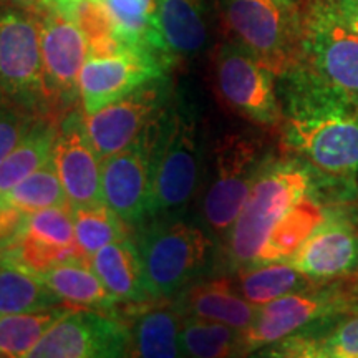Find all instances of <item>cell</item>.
I'll return each instance as SVG.
<instances>
[{
	"mask_svg": "<svg viewBox=\"0 0 358 358\" xmlns=\"http://www.w3.org/2000/svg\"><path fill=\"white\" fill-rule=\"evenodd\" d=\"M279 78L284 150L329 179L358 178V106L299 64Z\"/></svg>",
	"mask_w": 358,
	"mask_h": 358,
	"instance_id": "1",
	"label": "cell"
},
{
	"mask_svg": "<svg viewBox=\"0 0 358 358\" xmlns=\"http://www.w3.org/2000/svg\"><path fill=\"white\" fill-rule=\"evenodd\" d=\"M150 143V203L148 217L174 216L187 208L198 189L203 150L198 115L189 103L171 96L153 127Z\"/></svg>",
	"mask_w": 358,
	"mask_h": 358,
	"instance_id": "2",
	"label": "cell"
},
{
	"mask_svg": "<svg viewBox=\"0 0 358 358\" xmlns=\"http://www.w3.org/2000/svg\"><path fill=\"white\" fill-rule=\"evenodd\" d=\"M322 176L297 156L271 158L250 189L243 211L231 227L226 245L232 271L256 266L268 236L299 201L320 189Z\"/></svg>",
	"mask_w": 358,
	"mask_h": 358,
	"instance_id": "3",
	"label": "cell"
},
{
	"mask_svg": "<svg viewBox=\"0 0 358 358\" xmlns=\"http://www.w3.org/2000/svg\"><path fill=\"white\" fill-rule=\"evenodd\" d=\"M174 216L143 219L134 239L153 299L176 297L203 274L214 250L211 232Z\"/></svg>",
	"mask_w": 358,
	"mask_h": 358,
	"instance_id": "4",
	"label": "cell"
},
{
	"mask_svg": "<svg viewBox=\"0 0 358 358\" xmlns=\"http://www.w3.org/2000/svg\"><path fill=\"white\" fill-rule=\"evenodd\" d=\"M358 312V271L315 280L257 308L256 319L241 334L243 355L262 350L308 325Z\"/></svg>",
	"mask_w": 358,
	"mask_h": 358,
	"instance_id": "5",
	"label": "cell"
},
{
	"mask_svg": "<svg viewBox=\"0 0 358 358\" xmlns=\"http://www.w3.org/2000/svg\"><path fill=\"white\" fill-rule=\"evenodd\" d=\"M226 22L234 42L257 58L277 78L301 60L302 7L280 0H226Z\"/></svg>",
	"mask_w": 358,
	"mask_h": 358,
	"instance_id": "6",
	"label": "cell"
},
{
	"mask_svg": "<svg viewBox=\"0 0 358 358\" xmlns=\"http://www.w3.org/2000/svg\"><path fill=\"white\" fill-rule=\"evenodd\" d=\"M271 155L249 133H227L216 143L213 173L203 199V216L216 241H226L254 182Z\"/></svg>",
	"mask_w": 358,
	"mask_h": 358,
	"instance_id": "7",
	"label": "cell"
},
{
	"mask_svg": "<svg viewBox=\"0 0 358 358\" xmlns=\"http://www.w3.org/2000/svg\"><path fill=\"white\" fill-rule=\"evenodd\" d=\"M0 90L37 118L53 120L38 22L20 7L0 6Z\"/></svg>",
	"mask_w": 358,
	"mask_h": 358,
	"instance_id": "8",
	"label": "cell"
},
{
	"mask_svg": "<svg viewBox=\"0 0 358 358\" xmlns=\"http://www.w3.org/2000/svg\"><path fill=\"white\" fill-rule=\"evenodd\" d=\"M299 65L358 106V34L347 29L322 0H307L302 7Z\"/></svg>",
	"mask_w": 358,
	"mask_h": 358,
	"instance_id": "9",
	"label": "cell"
},
{
	"mask_svg": "<svg viewBox=\"0 0 358 358\" xmlns=\"http://www.w3.org/2000/svg\"><path fill=\"white\" fill-rule=\"evenodd\" d=\"M32 13L38 22L52 118L60 123L80 98V73L88 58V40L77 22L60 8L43 6Z\"/></svg>",
	"mask_w": 358,
	"mask_h": 358,
	"instance_id": "10",
	"label": "cell"
},
{
	"mask_svg": "<svg viewBox=\"0 0 358 358\" xmlns=\"http://www.w3.org/2000/svg\"><path fill=\"white\" fill-rule=\"evenodd\" d=\"M219 96L236 115L262 128L282 123V106L275 75L237 42L219 47L214 58Z\"/></svg>",
	"mask_w": 358,
	"mask_h": 358,
	"instance_id": "11",
	"label": "cell"
},
{
	"mask_svg": "<svg viewBox=\"0 0 358 358\" xmlns=\"http://www.w3.org/2000/svg\"><path fill=\"white\" fill-rule=\"evenodd\" d=\"M171 100L168 78L151 80L93 115H85L90 141L100 158L118 153L145 136Z\"/></svg>",
	"mask_w": 358,
	"mask_h": 358,
	"instance_id": "12",
	"label": "cell"
},
{
	"mask_svg": "<svg viewBox=\"0 0 358 358\" xmlns=\"http://www.w3.org/2000/svg\"><path fill=\"white\" fill-rule=\"evenodd\" d=\"M129 355V329L113 315L71 308L53 324L29 357L113 358Z\"/></svg>",
	"mask_w": 358,
	"mask_h": 358,
	"instance_id": "13",
	"label": "cell"
},
{
	"mask_svg": "<svg viewBox=\"0 0 358 358\" xmlns=\"http://www.w3.org/2000/svg\"><path fill=\"white\" fill-rule=\"evenodd\" d=\"M169 58L143 48L110 57L88 55L80 73V101L85 115L118 101L151 80L166 77Z\"/></svg>",
	"mask_w": 358,
	"mask_h": 358,
	"instance_id": "14",
	"label": "cell"
},
{
	"mask_svg": "<svg viewBox=\"0 0 358 358\" xmlns=\"http://www.w3.org/2000/svg\"><path fill=\"white\" fill-rule=\"evenodd\" d=\"M52 161L71 208L103 203L101 158L90 141L85 113L71 110L58 123Z\"/></svg>",
	"mask_w": 358,
	"mask_h": 358,
	"instance_id": "15",
	"label": "cell"
},
{
	"mask_svg": "<svg viewBox=\"0 0 358 358\" xmlns=\"http://www.w3.org/2000/svg\"><path fill=\"white\" fill-rule=\"evenodd\" d=\"M289 262L313 280L358 271V221L342 206H332Z\"/></svg>",
	"mask_w": 358,
	"mask_h": 358,
	"instance_id": "16",
	"label": "cell"
},
{
	"mask_svg": "<svg viewBox=\"0 0 358 358\" xmlns=\"http://www.w3.org/2000/svg\"><path fill=\"white\" fill-rule=\"evenodd\" d=\"M150 182L148 131L133 145L101 159L103 203L128 224H140L148 217Z\"/></svg>",
	"mask_w": 358,
	"mask_h": 358,
	"instance_id": "17",
	"label": "cell"
},
{
	"mask_svg": "<svg viewBox=\"0 0 358 358\" xmlns=\"http://www.w3.org/2000/svg\"><path fill=\"white\" fill-rule=\"evenodd\" d=\"M261 357L358 358V312L308 325L264 347Z\"/></svg>",
	"mask_w": 358,
	"mask_h": 358,
	"instance_id": "18",
	"label": "cell"
},
{
	"mask_svg": "<svg viewBox=\"0 0 358 358\" xmlns=\"http://www.w3.org/2000/svg\"><path fill=\"white\" fill-rule=\"evenodd\" d=\"M174 308L181 317L221 322L244 330L256 319L257 308L237 289L236 282L227 277L201 280L189 284L176 295Z\"/></svg>",
	"mask_w": 358,
	"mask_h": 358,
	"instance_id": "19",
	"label": "cell"
},
{
	"mask_svg": "<svg viewBox=\"0 0 358 358\" xmlns=\"http://www.w3.org/2000/svg\"><path fill=\"white\" fill-rule=\"evenodd\" d=\"M90 264L116 301L143 303L153 299L148 290L136 241L129 236L101 248L93 254Z\"/></svg>",
	"mask_w": 358,
	"mask_h": 358,
	"instance_id": "20",
	"label": "cell"
},
{
	"mask_svg": "<svg viewBox=\"0 0 358 358\" xmlns=\"http://www.w3.org/2000/svg\"><path fill=\"white\" fill-rule=\"evenodd\" d=\"M40 279L62 302L78 308L111 310L118 302L85 259L58 264L40 275Z\"/></svg>",
	"mask_w": 358,
	"mask_h": 358,
	"instance_id": "21",
	"label": "cell"
},
{
	"mask_svg": "<svg viewBox=\"0 0 358 358\" xmlns=\"http://www.w3.org/2000/svg\"><path fill=\"white\" fill-rule=\"evenodd\" d=\"M115 32L124 43L164 55L171 60L159 27V0H100Z\"/></svg>",
	"mask_w": 358,
	"mask_h": 358,
	"instance_id": "22",
	"label": "cell"
},
{
	"mask_svg": "<svg viewBox=\"0 0 358 358\" xmlns=\"http://www.w3.org/2000/svg\"><path fill=\"white\" fill-rule=\"evenodd\" d=\"M327 209L329 206L322 201V189L313 191L299 201L271 232L256 266L289 261L313 229L324 221Z\"/></svg>",
	"mask_w": 358,
	"mask_h": 358,
	"instance_id": "23",
	"label": "cell"
},
{
	"mask_svg": "<svg viewBox=\"0 0 358 358\" xmlns=\"http://www.w3.org/2000/svg\"><path fill=\"white\" fill-rule=\"evenodd\" d=\"M159 27L173 57H189L203 50L208 19L203 0H159Z\"/></svg>",
	"mask_w": 358,
	"mask_h": 358,
	"instance_id": "24",
	"label": "cell"
},
{
	"mask_svg": "<svg viewBox=\"0 0 358 358\" xmlns=\"http://www.w3.org/2000/svg\"><path fill=\"white\" fill-rule=\"evenodd\" d=\"M181 315L176 308L151 307L143 310L129 329V355L145 358L182 357L179 347Z\"/></svg>",
	"mask_w": 358,
	"mask_h": 358,
	"instance_id": "25",
	"label": "cell"
},
{
	"mask_svg": "<svg viewBox=\"0 0 358 358\" xmlns=\"http://www.w3.org/2000/svg\"><path fill=\"white\" fill-rule=\"evenodd\" d=\"M236 272L237 289L256 307L266 306L284 295L307 289L315 282L289 261L244 267Z\"/></svg>",
	"mask_w": 358,
	"mask_h": 358,
	"instance_id": "26",
	"label": "cell"
},
{
	"mask_svg": "<svg viewBox=\"0 0 358 358\" xmlns=\"http://www.w3.org/2000/svg\"><path fill=\"white\" fill-rule=\"evenodd\" d=\"M57 133L58 123L53 120L40 118L35 123L25 140L0 163V194L19 185L52 158Z\"/></svg>",
	"mask_w": 358,
	"mask_h": 358,
	"instance_id": "27",
	"label": "cell"
},
{
	"mask_svg": "<svg viewBox=\"0 0 358 358\" xmlns=\"http://www.w3.org/2000/svg\"><path fill=\"white\" fill-rule=\"evenodd\" d=\"M243 330L221 322L185 317L179 327V347L182 357L224 358L243 355Z\"/></svg>",
	"mask_w": 358,
	"mask_h": 358,
	"instance_id": "28",
	"label": "cell"
},
{
	"mask_svg": "<svg viewBox=\"0 0 358 358\" xmlns=\"http://www.w3.org/2000/svg\"><path fill=\"white\" fill-rule=\"evenodd\" d=\"M70 310V307L55 306L43 310L0 315V357H29L47 330Z\"/></svg>",
	"mask_w": 358,
	"mask_h": 358,
	"instance_id": "29",
	"label": "cell"
},
{
	"mask_svg": "<svg viewBox=\"0 0 358 358\" xmlns=\"http://www.w3.org/2000/svg\"><path fill=\"white\" fill-rule=\"evenodd\" d=\"M55 306H62V301L40 277L0 262V315L43 310Z\"/></svg>",
	"mask_w": 358,
	"mask_h": 358,
	"instance_id": "30",
	"label": "cell"
},
{
	"mask_svg": "<svg viewBox=\"0 0 358 358\" xmlns=\"http://www.w3.org/2000/svg\"><path fill=\"white\" fill-rule=\"evenodd\" d=\"M75 239L82 256L90 262L93 254L115 241L128 236V222L105 203L85 208H71Z\"/></svg>",
	"mask_w": 358,
	"mask_h": 358,
	"instance_id": "31",
	"label": "cell"
},
{
	"mask_svg": "<svg viewBox=\"0 0 358 358\" xmlns=\"http://www.w3.org/2000/svg\"><path fill=\"white\" fill-rule=\"evenodd\" d=\"M0 198L29 214L53 206L69 204L52 158L12 189L2 192Z\"/></svg>",
	"mask_w": 358,
	"mask_h": 358,
	"instance_id": "32",
	"label": "cell"
},
{
	"mask_svg": "<svg viewBox=\"0 0 358 358\" xmlns=\"http://www.w3.org/2000/svg\"><path fill=\"white\" fill-rule=\"evenodd\" d=\"M24 229L60 248H78L70 204L30 213L24 222Z\"/></svg>",
	"mask_w": 358,
	"mask_h": 358,
	"instance_id": "33",
	"label": "cell"
},
{
	"mask_svg": "<svg viewBox=\"0 0 358 358\" xmlns=\"http://www.w3.org/2000/svg\"><path fill=\"white\" fill-rule=\"evenodd\" d=\"M38 120L0 90V163L25 140Z\"/></svg>",
	"mask_w": 358,
	"mask_h": 358,
	"instance_id": "34",
	"label": "cell"
},
{
	"mask_svg": "<svg viewBox=\"0 0 358 358\" xmlns=\"http://www.w3.org/2000/svg\"><path fill=\"white\" fill-rule=\"evenodd\" d=\"M347 29L358 34V0H322Z\"/></svg>",
	"mask_w": 358,
	"mask_h": 358,
	"instance_id": "35",
	"label": "cell"
},
{
	"mask_svg": "<svg viewBox=\"0 0 358 358\" xmlns=\"http://www.w3.org/2000/svg\"><path fill=\"white\" fill-rule=\"evenodd\" d=\"M47 0H0L2 6H10V7H20L25 8V10H37L42 6H45Z\"/></svg>",
	"mask_w": 358,
	"mask_h": 358,
	"instance_id": "36",
	"label": "cell"
},
{
	"mask_svg": "<svg viewBox=\"0 0 358 358\" xmlns=\"http://www.w3.org/2000/svg\"><path fill=\"white\" fill-rule=\"evenodd\" d=\"M280 2L285 3V6H289V7L301 8V0H280Z\"/></svg>",
	"mask_w": 358,
	"mask_h": 358,
	"instance_id": "37",
	"label": "cell"
},
{
	"mask_svg": "<svg viewBox=\"0 0 358 358\" xmlns=\"http://www.w3.org/2000/svg\"><path fill=\"white\" fill-rule=\"evenodd\" d=\"M50 2H57V0H47V2H45V6H47V3H50ZM43 7V6H42ZM34 12V10H32Z\"/></svg>",
	"mask_w": 358,
	"mask_h": 358,
	"instance_id": "38",
	"label": "cell"
}]
</instances>
